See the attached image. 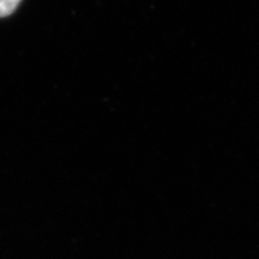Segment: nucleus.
<instances>
[{
    "label": "nucleus",
    "mask_w": 259,
    "mask_h": 259,
    "mask_svg": "<svg viewBox=\"0 0 259 259\" xmlns=\"http://www.w3.org/2000/svg\"><path fill=\"white\" fill-rule=\"evenodd\" d=\"M22 0H0V18L12 14Z\"/></svg>",
    "instance_id": "nucleus-1"
}]
</instances>
